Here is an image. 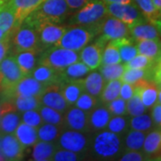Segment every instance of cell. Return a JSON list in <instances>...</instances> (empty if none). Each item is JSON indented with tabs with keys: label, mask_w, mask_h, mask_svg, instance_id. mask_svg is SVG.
Instances as JSON below:
<instances>
[{
	"label": "cell",
	"mask_w": 161,
	"mask_h": 161,
	"mask_svg": "<svg viewBox=\"0 0 161 161\" xmlns=\"http://www.w3.org/2000/svg\"><path fill=\"white\" fill-rule=\"evenodd\" d=\"M69 12L70 8L65 0H45L23 22L35 29L42 23L59 25L65 21Z\"/></svg>",
	"instance_id": "1"
},
{
	"label": "cell",
	"mask_w": 161,
	"mask_h": 161,
	"mask_svg": "<svg viewBox=\"0 0 161 161\" xmlns=\"http://www.w3.org/2000/svg\"><path fill=\"white\" fill-rule=\"evenodd\" d=\"M101 23L92 25L69 26L55 47L80 51L97 35L100 34Z\"/></svg>",
	"instance_id": "2"
},
{
	"label": "cell",
	"mask_w": 161,
	"mask_h": 161,
	"mask_svg": "<svg viewBox=\"0 0 161 161\" xmlns=\"http://www.w3.org/2000/svg\"><path fill=\"white\" fill-rule=\"evenodd\" d=\"M10 42L12 54L26 50L42 52L37 30L24 22L12 31Z\"/></svg>",
	"instance_id": "3"
},
{
	"label": "cell",
	"mask_w": 161,
	"mask_h": 161,
	"mask_svg": "<svg viewBox=\"0 0 161 161\" xmlns=\"http://www.w3.org/2000/svg\"><path fill=\"white\" fill-rule=\"evenodd\" d=\"M108 14L106 4L102 0H91L70 18L67 25L75 26L97 24L102 23L104 18Z\"/></svg>",
	"instance_id": "4"
},
{
	"label": "cell",
	"mask_w": 161,
	"mask_h": 161,
	"mask_svg": "<svg viewBox=\"0 0 161 161\" xmlns=\"http://www.w3.org/2000/svg\"><path fill=\"white\" fill-rule=\"evenodd\" d=\"M80 60L77 51L54 46L41 52L38 64L60 71Z\"/></svg>",
	"instance_id": "5"
},
{
	"label": "cell",
	"mask_w": 161,
	"mask_h": 161,
	"mask_svg": "<svg viewBox=\"0 0 161 161\" xmlns=\"http://www.w3.org/2000/svg\"><path fill=\"white\" fill-rule=\"evenodd\" d=\"M121 140L118 134L110 131L99 132L92 142V150L102 158H113L120 154Z\"/></svg>",
	"instance_id": "6"
},
{
	"label": "cell",
	"mask_w": 161,
	"mask_h": 161,
	"mask_svg": "<svg viewBox=\"0 0 161 161\" xmlns=\"http://www.w3.org/2000/svg\"><path fill=\"white\" fill-rule=\"evenodd\" d=\"M46 86L34 79L32 76L28 75L24 76L11 88L2 91V94L5 101H10L18 96L40 97Z\"/></svg>",
	"instance_id": "7"
},
{
	"label": "cell",
	"mask_w": 161,
	"mask_h": 161,
	"mask_svg": "<svg viewBox=\"0 0 161 161\" xmlns=\"http://www.w3.org/2000/svg\"><path fill=\"white\" fill-rule=\"evenodd\" d=\"M108 14L126 23L128 27L146 20L135 3H105Z\"/></svg>",
	"instance_id": "8"
},
{
	"label": "cell",
	"mask_w": 161,
	"mask_h": 161,
	"mask_svg": "<svg viewBox=\"0 0 161 161\" xmlns=\"http://www.w3.org/2000/svg\"><path fill=\"white\" fill-rule=\"evenodd\" d=\"M24 75L21 71L14 56L7 55L0 62V90L4 91L17 83Z\"/></svg>",
	"instance_id": "9"
},
{
	"label": "cell",
	"mask_w": 161,
	"mask_h": 161,
	"mask_svg": "<svg viewBox=\"0 0 161 161\" xmlns=\"http://www.w3.org/2000/svg\"><path fill=\"white\" fill-rule=\"evenodd\" d=\"M61 84L62 83H52L47 85L40 94V99L42 106L51 108L60 113H64L68 109L69 105L62 94Z\"/></svg>",
	"instance_id": "10"
},
{
	"label": "cell",
	"mask_w": 161,
	"mask_h": 161,
	"mask_svg": "<svg viewBox=\"0 0 161 161\" xmlns=\"http://www.w3.org/2000/svg\"><path fill=\"white\" fill-rule=\"evenodd\" d=\"M100 37L107 42L130 36V30L126 23L117 18L108 14L101 23Z\"/></svg>",
	"instance_id": "11"
},
{
	"label": "cell",
	"mask_w": 161,
	"mask_h": 161,
	"mask_svg": "<svg viewBox=\"0 0 161 161\" xmlns=\"http://www.w3.org/2000/svg\"><path fill=\"white\" fill-rule=\"evenodd\" d=\"M58 145L64 150L80 153L88 148L89 141L82 132L66 130L59 135Z\"/></svg>",
	"instance_id": "12"
},
{
	"label": "cell",
	"mask_w": 161,
	"mask_h": 161,
	"mask_svg": "<svg viewBox=\"0 0 161 161\" xmlns=\"http://www.w3.org/2000/svg\"><path fill=\"white\" fill-rule=\"evenodd\" d=\"M108 42L99 37L94 43L86 45L80 53V59L91 70H95L101 65L102 53Z\"/></svg>",
	"instance_id": "13"
},
{
	"label": "cell",
	"mask_w": 161,
	"mask_h": 161,
	"mask_svg": "<svg viewBox=\"0 0 161 161\" xmlns=\"http://www.w3.org/2000/svg\"><path fill=\"white\" fill-rule=\"evenodd\" d=\"M67 29L66 26H60L52 23H42L37 28L39 40H40L41 51L54 47L58 40L62 38Z\"/></svg>",
	"instance_id": "14"
},
{
	"label": "cell",
	"mask_w": 161,
	"mask_h": 161,
	"mask_svg": "<svg viewBox=\"0 0 161 161\" xmlns=\"http://www.w3.org/2000/svg\"><path fill=\"white\" fill-rule=\"evenodd\" d=\"M23 147L14 133L5 134L0 142V152L7 160H20L23 155Z\"/></svg>",
	"instance_id": "15"
},
{
	"label": "cell",
	"mask_w": 161,
	"mask_h": 161,
	"mask_svg": "<svg viewBox=\"0 0 161 161\" xmlns=\"http://www.w3.org/2000/svg\"><path fill=\"white\" fill-rule=\"evenodd\" d=\"M132 85L134 87V92L138 93L146 108H150L157 103L158 88L152 80L143 79Z\"/></svg>",
	"instance_id": "16"
},
{
	"label": "cell",
	"mask_w": 161,
	"mask_h": 161,
	"mask_svg": "<svg viewBox=\"0 0 161 161\" xmlns=\"http://www.w3.org/2000/svg\"><path fill=\"white\" fill-rule=\"evenodd\" d=\"M63 125L68 129L79 132H87L90 130L88 115L85 111L78 108H72L67 112L65 111Z\"/></svg>",
	"instance_id": "17"
},
{
	"label": "cell",
	"mask_w": 161,
	"mask_h": 161,
	"mask_svg": "<svg viewBox=\"0 0 161 161\" xmlns=\"http://www.w3.org/2000/svg\"><path fill=\"white\" fill-rule=\"evenodd\" d=\"M45 0H8L7 3L13 8L16 18V26H19L31 13Z\"/></svg>",
	"instance_id": "18"
},
{
	"label": "cell",
	"mask_w": 161,
	"mask_h": 161,
	"mask_svg": "<svg viewBox=\"0 0 161 161\" xmlns=\"http://www.w3.org/2000/svg\"><path fill=\"white\" fill-rule=\"evenodd\" d=\"M130 35L132 39L138 41L142 40H157L159 38V32L156 26L151 23H138L129 27Z\"/></svg>",
	"instance_id": "19"
},
{
	"label": "cell",
	"mask_w": 161,
	"mask_h": 161,
	"mask_svg": "<svg viewBox=\"0 0 161 161\" xmlns=\"http://www.w3.org/2000/svg\"><path fill=\"white\" fill-rule=\"evenodd\" d=\"M89 113H90L88 115L89 127L90 129H93L96 131L105 129L112 115L109 110L108 109V108L102 107V106L98 107V108L95 107Z\"/></svg>",
	"instance_id": "20"
},
{
	"label": "cell",
	"mask_w": 161,
	"mask_h": 161,
	"mask_svg": "<svg viewBox=\"0 0 161 161\" xmlns=\"http://www.w3.org/2000/svg\"><path fill=\"white\" fill-rule=\"evenodd\" d=\"M31 76H32L34 79L43 83L44 85H49L52 83H62L58 70L42 64L36 66L31 74Z\"/></svg>",
	"instance_id": "21"
},
{
	"label": "cell",
	"mask_w": 161,
	"mask_h": 161,
	"mask_svg": "<svg viewBox=\"0 0 161 161\" xmlns=\"http://www.w3.org/2000/svg\"><path fill=\"white\" fill-rule=\"evenodd\" d=\"M109 41L118 48L121 61L125 64L128 63L131 59H132L138 54L137 47L133 44V40L130 37H124V38L112 40Z\"/></svg>",
	"instance_id": "22"
},
{
	"label": "cell",
	"mask_w": 161,
	"mask_h": 161,
	"mask_svg": "<svg viewBox=\"0 0 161 161\" xmlns=\"http://www.w3.org/2000/svg\"><path fill=\"white\" fill-rule=\"evenodd\" d=\"M13 55L14 56V58L24 76L31 75L37 66V56L39 55V52L26 50L16 52Z\"/></svg>",
	"instance_id": "23"
},
{
	"label": "cell",
	"mask_w": 161,
	"mask_h": 161,
	"mask_svg": "<svg viewBox=\"0 0 161 161\" xmlns=\"http://www.w3.org/2000/svg\"><path fill=\"white\" fill-rule=\"evenodd\" d=\"M90 68L87 66L86 64L82 62L77 61L75 63L70 64L68 66L64 67L62 70L59 71L60 75V79L62 82L68 81V80H80L82 79L85 75L89 74Z\"/></svg>",
	"instance_id": "24"
},
{
	"label": "cell",
	"mask_w": 161,
	"mask_h": 161,
	"mask_svg": "<svg viewBox=\"0 0 161 161\" xmlns=\"http://www.w3.org/2000/svg\"><path fill=\"white\" fill-rule=\"evenodd\" d=\"M61 91H62L64 98L66 100L68 105L69 106L75 105L79 96L84 92L82 79L62 82Z\"/></svg>",
	"instance_id": "25"
},
{
	"label": "cell",
	"mask_w": 161,
	"mask_h": 161,
	"mask_svg": "<svg viewBox=\"0 0 161 161\" xmlns=\"http://www.w3.org/2000/svg\"><path fill=\"white\" fill-rule=\"evenodd\" d=\"M84 92L89 93L93 97L98 98L103 91L106 81L98 72H93L82 79Z\"/></svg>",
	"instance_id": "26"
},
{
	"label": "cell",
	"mask_w": 161,
	"mask_h": 161,
	"mask_svg": "<svg viewBox=\"0 0 161 161\" xmlns=\"http://www.w3.org/2000/svg\"><path fill=\"white\" fill-rule=\"evenodd\" d=\"M138 54L144 55L157 61L161 58V41L157 40H142L136 41Z\"/></svg>",
	"instance_id": "27"
},
{
	"label": "cell",
	"mask_w": 161,
	"mask_h": 161,
	"mask_svg": "<svg viewBox=\"0 0 161 161\" xmlns=\"http://www.w3.org/2000/svg\"><path fill=\"white\" fill-rule=\"evenodd\" d=\"M17 28L15 14L9 4L6 2L0 6V30L6 34Z\"/></svg>",
	"instance_id": "28"
},
{
	"label": "cell",
	"mask_w": 161,
	"mask_h": 161,
	"mask_svg": "<svg viewBox=\"0 0 161 161\" xmlns=\"http://www.w3.org/2000/svg\"><path fill=\"white\" fill-rule=\"evenodd\" d=\"M14 135L23 147L34 145L39 140L36 128L23 122L22 124H19L16 130L14 131Z\"/></svg>",
	"instance_id": "29"
},
{
	"label": "cell",
	"mask_w": 161,
	"mask_h": 161,
	"mask_svg": "<svg viewBox=\"0 0 161 161\" xmlns=\"http://www.w3.org/2000/svg\"><path fill=\"white\" fill-rule=\"evenodd\" d=\"M56 150L57 146L51 142L40 141L39 142H36L33 146L31 159L36 161L51 160Z\"/></svg>",
	"instance_id": "30"
},
{
	"label": "cell",
	"mask_w": 161,
	"mask_h": 161,
	"mask_svg": "<svg viewBox=\"0 0 161 161\" xmlns=\"http://www.w3.org/2000/svg\"><path fill=\"white\" fill-rule=\"evenodd\" d=\"M161 147V129L151 131L144 140L142 150L148 158L153 157Z\"/></svg>",
	"instance_id": "31"
},
{
	"label": "cell",
	"mask_w": 161,
	"mask_h": 161,
	"mask_svg": "<svg viewBox=\"0 0 161 161\" xmlns=\"http://www.w3.org/2000/svg\"><path fill=\"white\" fill-rule=\"evenodd\" d=\"M122 83H123V81L120 79L107 81L103 88V91L99 96L98 100H100L102 103L108 104L110 101L118 98L119 94H120Z\"/></svg>",
	"instance_id": "32"
},
{
	"label": "cell",
	"mask_w": 161,
	"mask_h": 161,
	"mask_svg": "<svg viewBox=\"0 0 161 161\" xmlns=\"http://www.w3.org/2000/svg\"><path fill=\"white\" fill-rule=\"evenodd\" d=\"M20 124V116L14 111L4 113L0 117V133L8 134L14 133V131Z\"/></svg>",
	"instance_id": "33"
},
{
	"label": "cell",
	"mask_w": 161,
	"mask_h": 161,
	"mask_svg": "<svg viewBox=\"0 0 161 161\" xmlns=\"http://www.w3.org/2000/svg\"><path fill=\"white\" fill-rule=\"evenodd\" d=\"M14 104L15 109L21 112L27 110H39L42 104L40 102V97H22L18 96L10 100Z\"/></svg>",
	"instance_id": "34"
},
{
	"label": "cell",
	"mask_w": 161,
	"mask_h": 161,
	"mask_svg": "<svg viewBox=\"0 0 161 161\" xmlns=\"http://www.w3.org/2000/svg\"><path fill=\"white\" fill-rule=\"evenodd\" d=\"M152 68V67H151ZM151 68L149 69H132V68H125L120 80L123 82H127L133 84L140 80H150L151 75Z\"/></svg>",
	"instance_id": "35"
},
{
	"label": "cell",
	"mask_w": 161,
	"mask_h": 161,
	"mask_svg": "<svg viewBox=\"0 0 161 161\" xmlns=\"http://www.w3.org/2000/svg\"><path fill=\"white\" fill-rule=\"evenodd\" d=\"M125 69V65L123 63L102 64L101 66H99V73L107 82L108 80L120 79Z\"/></svg>",
	"instance_id": "36"
},
{
	"label": "cell",
	"mask_w": 161,
	"mask_h": 161,
	"mask_svg": "<svg viewBox=\"0 0 161 161\" xmlns=\"http://www.w3.org/2000/svg\"><path fill=\"white\" fill-rule=\"evenodd\" d=\"M146 134L144 132L131 130L127 132L125 139V145L128 150H141L143 146Z\"/></svg>",
	"instance_id": "37"
},
{
	"label": "cell",
	"mask_w": 161,
	"mask_h": 161,
	"mask_svg": "<svg viewBox=\"0 0 161 161\" xmlns=\"http://www.w3.org/2000/svg\"><path fill=\"white\" fill-rule=\"evenodd\" d=\"M129 125L132 130L145 132L151 130L154 124L151 116L143 113L142 115L132 116L131 120L129 121Z\"/></svg>",
	"instance_id": "38"
},
{
	"label": "cell",
	"mask_w": 161,
	"mask_h": 161,
	"mask_svg": "<svg viewBox=\"0 0 161 161\" xmlns=\"http://www.w3.org/2000/svg\"><path fill=\"white\" fill-rule=\"evenodd\" d=\"M38 138L43 142H54L60 134V127L56 125L47 124L41 125L38 128Z\"/></svg>",
	"instance_id": "39"
},
{
	"label": "cell",
	"mask_w": 161,
	"mask_h": 161,
	"mask_svg": "<svg viewBox=\"0 0 161 161\" xmlns=\"http://www.w3.org/2000/svg\"><path fill=\"white\" fill-rule=\"evenodd\" d=\"M133 1L137 5L139 9L142 11L146 20H148L150 23L160 19L159 14L156 9L152 0H133Z\"/></svg>",
	"instance_id": "40"
},
{
	"label": "cell",
	"mask_w": 161,
	"mask_h": 161,
	"mask_svg": "<svg viewBox=\"0 0 161 161\" xmlns=\"http://www.w3.org/2000/svg\"><path fill=\"white\" fill-rule=\"evenodd\" d=\"M39 111H40V115L42 120L47 124H52L58 126L63 125L64 117L62 113L46 106H41Z\"/></svg>",
	"instance_id": "41"
},
{
	"label": "cell",
	"mask_w": 161,
	"mask_h": 161,
	"mask_svg": "<svg viewBox=\"0 0 161 161\" xmlns=\"http://www.w3.org/2000/svg\"><path fill=\"white\" fill-rule=\"evenodd\" d=\"M122 63L118 48L110 41L104 47L101 64H113Z\"/></svg>",
	"instance_id": "42"
},
{
	"label": "cell",
	"mask_w": 161,
	"mask_h": 161,
	"mask_svg": "<svg viewBox=\"0 0 161 161\" xmlns=\"http://www.w3.org/2000/svg\"><path fill=\"white\" fill-rule=\"evenodd\" d=\"M146 109L147 108L142 103L139 94L134 92V94L132 95V98L128 99L126 102L127 114L131 116H135L145 113Z\"/></svg>",
	"instance_id": "43"
},
{
	"label": "cell",
	"mask_w": 161,
	"mask_h": 161,
	"mask_svg": "<svg viewBox=\"0 0 161 161\" xmlns=\"http://www.w3.org/2000/svg\"><path fill=\"white\" fill-rule=\"evenodd\" d=\"M155 60L148 58L142 54H137L134 58L126 63L125 68H132V69H149L153 66L155 64Z\"/></svg>",
	"instance_id": "44"
},
{
	"label": "cell",
	"mask_w": 161,
	"mask_h": 161,
	"mask_svg": "<svg viewBox=\"0 0 161 161\" xmlns=\"http://www.w3.org/2000/svg\"><path fill=\"white\" fill-rule=\"evenodd\" d=\"M98 99L96 97H93L89 93L83 92L79 96L75 105L76 108L85 111L86 113H89L98 105Z\"/></svg>",
	"instance_id": "45"
},
{
	"label": "cell",
	"mask_w": 161,
	"mask_h": 161,
	"mask_svg": "<svg viewBox=\"0 0 161 161\" xmlns=\"http://www.w3.org/2000/svg\"><path fill=\"white\" fill-rule=\"evenodd\" d=\"M128 126H129V123L127 118L124 117L123 115H115L114 117L110 118L107 128L110 132L119 135L126 132Z\"/></svg>",
	"instance_id": "46"
},
{
	"label": "cell",
	"mask_w": 161,
	"mask_h": 161,
	"mask_svg": "<svg viewBox=\"0 0 161 161\" xmlns=\"http://www.w3.org/2000/svg\"><path fill=\"white\" fill-rule=\"evenodd\" d=\"M107 108L109 110L111 115H125L127 113L126 100L123 99L120 97L108 102L107 104Z\"/></svg>",
	"instance_id": "47"
},
{
	"label": "cell",
	"mask_w": 161,
	"mask_h": 161,
	"mask_svg": "<svg viewBox=\"0 0 161 161\" xmlns=\"http://www.w3.org/2000/svg\"><path fill=\"white\" fill-rule=\"evenodd\" d=\"M23 123L29 125L31 126L34 127V128H38L42 125V118L40 116V113L37 110H27L24 111L22 116Z\"/></svg>",
	"instance_id": "48"
},
{
	"label": "cell",
	"mask_w": 161,
	"mask_h": 161,
	"mask_svg": "<svg viewBox=\"0 0 161 161\" xmlns=\"http://www.w3.org/2000/svg\"><path fill=\"white\" fill-rule=\"evenodd\" d=\"M79 159H80V156L76 152L64 149L56 150L51 158L54 161H76Z\"/></svg>",
	"instance_id": "49"
},
{
	"label": "cell",
	"mask_w": 161,
	"mask_h": 161,
	"mask_svg": "<svg viewBox=\"0 0 161 161\" xmlns=\"http://www.w3.org/2000/svg\"><path fill=\"white\" fill-rule=\"evenodd\" d=\"M150 80H152L158 89H161V58L156 61L151 68Z\"/></svg>",
	"instance_id": "50"
},
{
	"label": "cell",
	"mask_w": 161,
	"mask_h": 161,
	"mask_svg": "<svg viewBox=\"0 0 161 161\" xmlns=\"http://www.w3.org/2000/svg\"><path fill=\"white\" fill-rule=\"evenodd\" d=\"M146 159H149L148 157L139 150H129L119 158L121 161H142Z\"/></svg>",
	"instance_id": "51"
},
{
	"label": "cell",
	"mask_w": 161,
	"mask_h": 161,
	"mask_svg": "<svg viewBox=\"0 0 161 161\" xmlns=\"http://www.w3.org/2000/svg\"><path fill=\"white\" fill-rule=\"evenodd\" d=\"M10 33H6L3 39L0 40V62L8 55L11 48V42H10Z\"/></svg>",
	"instance_id": "52"
},
{
	"label": "cell",
	"mask_w": 161,
	"mask_h": 161,
	"mask_svg": "<svg viewBox=\"0 0 161 161\" xmlns=\"http://www.w3.org/2000/svg\"><path fill=\"white\" fill-rule=\"evenodd\" d=\"M133 94H134V87H133V85L131 84V83L123 82L122 85H121L119 97L127 101L128 99L132 98Z\"/></svg>",
	"instance_id": "53"
},
{
	"label": "cell",
	"mask_w": 161,
	"mask_h": 161,
	"mask_svg": "<svg viewBox=\"0 0 161 161\" xmlns=\"http://www.w3.org/2000/svg\"><path fill=\"white\" fill-rule=\"evenodd\" d=\"M151 118L153 121V124L158 127L161 128V104L157 102L152 107Z\"/></svg>",
	"instance_id": "54"
},
{
	"label": "cell",
	"mask_w": 161,
	"mask_h": 161,
	"mask_svg": "<svg viewBox=\"0 0 161 161\" xmlns=\"http://www.w3.org/2000/svg\"><path fill=\"white\" fill-rule=\"evenodd\" d=\"M90 1L91 0H65V2L67 3V5H68L71 10L80 9V7L86 5L87 3Z\"/></svg>",
	"instance_id": "55"
},
{
	"label": "cell",
	"mask_w": 161,
	"mask_h": 161,
	"mask_svg": "<svg viewBox=\"0 0 161 161\" xmlns=\"http://www.w3.org/2000/svg\"><path fill=\"white\" fill-rule=\"evenodd\" d=\"M104 3H123V4H130L134 3L133 0H102Z\"/></svg>",
	"instance_id": "56"
},
{
	"label": "cell",
	"mask_w": 161,
	"mask_h": 161,
	"mask_svg": "<svg viewBox=\"0 0 161 161\" xmlns=\"http://www.w3.org/2000/svg\"><path fill=\"white\" fill-rule=\"evenodd\" d=\"M153 1V4L155 6L156 9L158 10V14H159V16L161 19V0H152Z\"/></svg>",
	"instance_id": "57"
},
{
	"label": "cell",
	"mask_w": 161,
	"mask_h": 161,
	"mask_svg": "<svg viewBox=\"0 0 161 161\" xmlns=\"http://www.w3.org/2000/svg\"><path fill=\"white\" fill-rule=\"evenodd\" d=\"M151 23H153L155 25L156 28L158 29V32H159V34H161V19H159V20H155L153 22H151Z\"/></svg>",
	"instance_id": "58"
},
{
	"label": "cell",
	"mask_w": 161,
	"mask_h": 161,
	"mask_svg": "<svg viewBox=\"0 0 161 161\" xmlns=\"http://www.w3.org/2000/svg\"><path fill=\"white\" fill-rule=\"evenodd\" d=\"M157 102L161 104V89H158V99H157Z\"/></svg>",
	"instance_id": "59"
},
{
	"label": "cell",
	"mask_w": 161,
	"mask_h": 161,
	"mask_svg": "<svg viewBox=\"0 0 161 161\" xmlns=\"http://www.w3.org/2000/svg\"><path fill=\"white\" fill-rule=\"evenodd\" d=\"M4 35H5V33H4V32H3V31H2L0 30V40H2V39H3V37H4Z\"/></svg>",
	"instance_id": "60"
},
{
	"label": "cell",
	"mask_w": 161,
	"mask_h": 161,
	"mask_svg": "<svg viewBox=\"0 0 161 161\" xmlns=\"http://www.w3.org/2000/svg\"><path fill=\"white\" fill-rule=\"evenodd\" d=\"M8 0H0V3H6Z\"/></svg>",
	"instance_id": "61"
},
{
	"label": "cell",
	"mask_w": 161,
	"mask_h": 161,
	"mask_svg": "<svg viewBox=\"0 0 161 161\" xmlns=\"http://www.w3.org/2000/svg\"><path fill=\"white\" fill-rule=\"evenodd\" d=\"M3 4H5V3H0V6H2Z\"/></svg>",
	"instance_id": "62"
}]
</instances>
